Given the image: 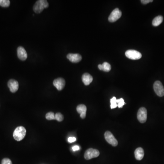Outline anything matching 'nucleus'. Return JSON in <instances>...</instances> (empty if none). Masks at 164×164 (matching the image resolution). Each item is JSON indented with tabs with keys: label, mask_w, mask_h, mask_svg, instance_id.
I'll return each instance as SVG.
<instances>
[{
	"label": "nucleus",
	"mask_w": 164,
	"mask_h": 164,
	"mask_svg": "<svg viewBox=\"0 0 164 164\" xmlns=\"http://www.w3.org/2000/svg\"><path fill=\"white\" fill-rule=\"evenodd\" d=\"M110 108L111 109L115 108L118 106L117 99L115 97H113L110 99Z\"/></svg>",
	"instance_id": "a211bd4d"
},
{
	"label": "nucleus",
	"mask_w": 164,
	"mask_h": 164,
	"mask_svg": "<svg viewBox=\"0 0 164 164\" xmlns=\"http://www.w3.org/2000/svg\"><path fill=\"white\" fill-rule=\"evenodd\" d=\"M76 141V138L75 137H70L68 138V141L70 143H72V142L75 141Z\"/></svg>",
	"instance_id": "b1692460"
},
{
	"label": "nucleus",
	"mask_w": 164,
	"mask_h": 164,
	"mask_svg": "<svg viewBox=\"0 0 164 164\" xmlns=\"http://www.w3.org/2000/svg\"><path fill=\"white\" fill-rule=\"evenodd\" d=\"M135 156L137 160H141L144 156V150L141 147L137 148L135 151Z\"/></svg>",
	"instance_id": "2eb2a0df"
},
{
	"label": "nucleus",
	"mask_w": 164,
	"mask_h": 164,
	"mask_svg": "<svg viewBox=\"0 0 164 164\" xmlns=\"http://www.w3.org/2000/svg\"><path fill=\"white\" fill-rule=\"evenodd\" d=\"M117 103L118 106L119 108H122L123 106L126 104V103L124 102V100L123 98H120V99H117Z\"/></svg>",
	"instance_id": "4be33fe9"
},
{
	"label": "nucleus",
	"mask_w": 164,
	"mask_h": 164,
	"mask_svg": "<svg viewBox=\"0 0 164 164\" xmlns=\"http://www.w3.org/2000/svg\"><path fill=\"white\" fill-rule=\"evenodd\" d=\"M8 87L11 93H14L18 91L19 88V84L17 81L15 80H10L8 82Z\"/></svg>",
	"instance_id": "9d476101"
},
{
	"label": "nucleus",
	"mask_w": 164,
	"mask_h": 164,
	"mask_svg": "<svg viewBox=\"0 0 164 164\" xmlns=\"http://www.w3.org/2000/svg\"><path fill=\"white\" fill-rule=\"evenodd\" d=\"M104 137L108 143L113 146H116L118 144L117 140L115 139L113 135L110 131H107L104 133Z\"/></svg>",
	"instance_id": "0eeeda50"
},
{
	"label": "nucleus",
	"mask_w": 164,
	"mask_h": 164,
	"mask_svg": "<svg viewBox=\"0 0 164 164\" xmlns=\"http://www.w3.org/2000/svg\"><path fill=\"white\" fill-rule=\"evenodd\" d=\"M76 109L77 113L80 114V117L83 119L85 118L87 112L86 106L84 104H80L77 106Z\"/></svg>",
	"instance_id": "ddd939ff"
},
{
	"label": "nucleus",
	"mask_w": 164,
	"mask_h": 164,
	"mask_svg": "<svg viewBox=\"0 0 164 164\" xmlns=\"http://www.w3.org/2000/svg\"><path fill=\"white\" fill-rule=\"evenodd\" d=\"M10 5L9 0H0V6L3 7H7Z\"/></svg>",
	"instance_id": "6ab92c4d"
},
{
	"label": "nucleus",
	"mask_w": 164,
	"mask_h": 164,
	"mask_svg": "<svg viewBox=\"0 0 164 164\" xmlns=\"http://www.w3.org/2000/svg\"><path fill=\"white\" fill-rule=\"evenodd\" d=\"M67 59L70 60V61L73 63H77L80 62L82 59V56L80 54L75 53H69L67 56Z\"/></svg>",
	"instance_id": "f8f14e48"
},
{
	"label": "nucleus",
	"mask_w": 164,
	"mask_h": 164,
	"mask_svg": "<svg viewBox=\"0 0 164 164\" xmlns=\"http://www.w3.org/2000/svg\"><path fill=\"white\" fill-rule=\"evenodd\" d=\"M147 118V109L144 107H141L138 111V119L141 123H144L146 121Z\"/></svg>",
	"instance_id": "423d86ee"
},
{
	"label": "nucleus",
	"mask_w": 164,
	"mask_h": 164,
	"mask_svg": "<svg viewBox=\"0 0 164 164\" xmlns=\"http://www.w3.org/2000/svg\"><path fill=\"white\" fill-rule=\"evenodd\" d=\"M122 16L121 11L119 10V8H116L114 10L109 17V21L111 23L115 22L119 19L121 18Z\"/></svg>",
	"instance_id": "6e6552de"
},
{
	"label": "nucleus",
	"mask_w": 164,
	"mask_h": 164,
	"mask_svg": "<svg viewBox=\"0 0 164 164\" xmlns=\"http://www.w3.org/2000/svg\"><path fill=\"white\" fill-rule=\"evenodd\" d=\"M26 134V129L23 126H18L15 129L13 136L16 141H20L24 139Z\"/></svg>",
	"instance_id": "f03ea898"
},
{
	"label": "nucleus",
	"mask_w": 164,
	"mask_h": 164,
	"mask_svg": "<svg viewBox=\"0 0 164 164\" xmlns=\"http://www.w3.org/2000/svg\"><path fill=\"white\" fill-rule=\"evenodd\" d=\"M163 20V16H158L153 19L152 21V25L155 27H157L162 23Z\"/></svg>",
	"instance_id": "dca6fc26"
},
{
	"label": "nucleus",
	"mask_w": 164,
	"mask_h": 164,
	"mask_svg": "<svg viewBox=\"0 0 164 164\" xmlns=\"http://www.w3.org/2000/svg\"><path fill=\"white\" fill-rule=\"evenodd\" d=\"M46 118L48 120H54L55 119V114L53 112H48L46 114Z\"/></svg>",
	"instance_id": "aec40b11"
},
{
	"label": "nucleus",
	"mask_w": 164,
	"mask_h": 164,
	"mask_svg": "<svg viewBox=\"0 0 164 164\" xmlns=\"http://www.w3.org/2000/svg\"><path fill=\"white\" fill-rule=\"evenodd\" d=\"M65 81L62 77H59L53 81V85L58 90L61 91L63 89L65 86Z\"/></svg>",
	"instance_id": "1a4fd4ad"
},
{
	"label": "nucleus",
	"mask_w": 164,
	"mask_h": 164,
	"mask_svg": "<svg viewBox=\"0 0 164 164\" xmlns=\"http://www.w3.org/2000/svg\"><path fill=\"white\" fill-rule=\"evenodd\" d=\"M102 70L104 72L110 71L111 69V66L110 64L108 62H104L102 64Z\"/></svg>",
	"instance_id": "f3484780"
},
{
	"label": "nucleus",
	"mask_w": 164,
	"mask_h": 164,
	"mask_svg": "<svg viewBox=\"0 0 164 164\" xmlns=\"http://www.w3.org/2000/svg\"><path fill=\"white\" fill-rule=\"evenodd\" d=\"M126 56L127 58L132 60H138L142 57L141 53L135 50H127L126 52Z\"/></svg>",
	"instance_id": "39448f33"
},
{
	"label": "nucleus",
	"mask_w": 164,
	"mask_h": 164,
	"mask_svg": "<svg viewBox=\"0 0 164 164\" xmlns=\"http://www.w3.org/2000/svg\"><path fill=\"white\" fill-rule=\"evenodd\" d=\"M72 149L73 151H79L80 149V147L78 146H75L72 147Z\"/></svg>",
	"instance_id": "a878e982"
},
{
	"label": "nucleus",
	"mask_w": 164,
	"mask_h": 164,
	"mask_svg": "<svg viewBox=\"0 0 164 164\" xmlns=\"http://www.w3.org/2000/svg\"><path fill=\"white\" fill-rule=\"evenodd\" d=\"M153 0H141V2L142 4H147L150 2H153Z\"/></svg>",
	"instance_id": "393cba45"
},
{
	"label": "nucleus",
	"mask_w": 164,
	"mask_h": 164,
	"mask_svg": "<svg viewBox=\"0 0 164 164\" xmlns=\"http://www.w3.org/2000/svg\"><path fill=\"white\" fill-rule=\"evenodd\" d=\"M82 80L84 84L85 85H89L93 81V77L88 73H84L82 77Z\"/></svg>",
	"instance_id": "4468645a"
},
{
	"label": "nucleus",
	"mask_w": 164,
	"mask_h": 164,
	"mask_svg": "<svg viewBox=\"0 0 164 164\" xmlns=\"http://www.w3.org/2000/svg\"><path fill=\"white\" fill-rule=\"evenodd\" d=\"M99 151L96 149L89 148L86 151L84 154V158L86 160H89L92 158L98 157L99 155Z\"/></svg>",
	"instance_id": "7ed1b4c3"
},
{
	"label": "nucleus",
	"mask_w": 164,
	"mask_h": 164,
	"mask_svg": "<svg viewBox=\"0 0 164 164\" xmlns=\"http://www.w3.org/2000/svg\"><path fill=\"white\" fill-rule=\"evenodd\" d=\"M64 119L63 115L60 113H57L55 114V119L58 122L62 121Z\"/></svg>",
	"instance_id": "412c9836"
},
{
	"label": "nucleus",
	"mask_w": 164,
	"mask_h": 164,
	"mask_svg": "<svg viewBox=\"0 0 164 164\" xmlns=\"http://www.w3.org/2000/svg\"><path fill=\"white\" fill-rule=\"evenodd\" d=\"M1 164H12L10 159L8 158H4L1 161Z\"/></svg>",
	"instance_id": "5701e85b"
},
{
	"label": "nucleus",
	"mask_w": 164,
	"mask_h": 164,
	"mask_svg": "<svg viewBox=\"0 0 164 164\" xmlns=\"http://www.w3.org/2000/svg\"><path fill=\"white\" fill-rule=\"evenodd\" d=\"M18 58L22 61H25L28 58V54L23 47H19L17 49Z\"/></svg>",
	"instance_id": "9b49d317"
},
{
	"label": "nucleus",
	"mask_w": 164,
	"mask_h": 164,
	"mask_svg": "<svg viewBox=\"0 0 164 164\" xmlns=\"http://www.w3.org/2000/svg\"><path fill=\"white\" fill-rule=\"evenodd\" d=\"M154 89L155 93L159 97L164 96V87L160 81L155 82L154 84Z\"/></svg>",
	"instance_id": "20e7f679"
},
{
	"label": "nucleus",
	"mask_w": 164,
	"mask_h": 164,
	"mask_svg": "<svg viewBox=\"0 0 164 164\" xmlns=\"http://www.w3.org/2000/svg\"><path fill=\"white\" fill-rule=\"evenodd\" d=\"M49 6V4L46 0H39L34 5L33 10L36 13H40L45 8Z\"/></svg>",
	"instance_id": "f257e3e1"
}]
</instances>
